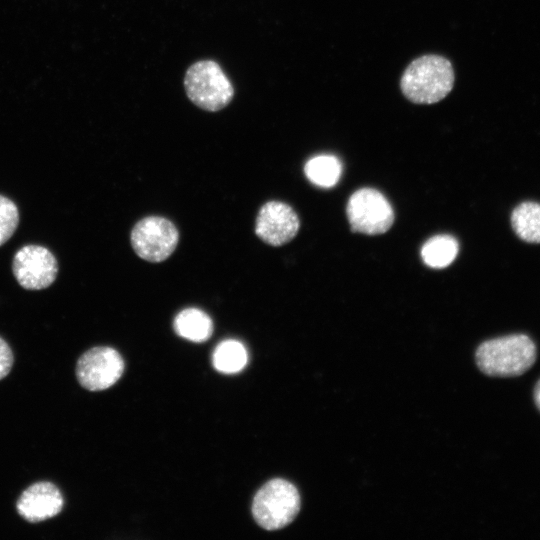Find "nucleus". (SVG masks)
<instances>
[{
  "label": "nucleus",
  "mask_w": 540,
  "mask_h": 540,
  "mask_svg": "<svg viewBox=\"0 0 540 540\" xmlns=\"http://www.w3.org/2000/svg\"><path fill=\"white\" fill-rule=\"evenodd\" d=\"M481 372L492 377H516L528 371L536 360L534 342L525 334L487 340L476 350Z\"/></svg>",
  "instance_id": "obj_1"
},
{
  "label": "nucleus",
  "mask_w": 540,
  "mask_h": 540,
  "mask_svg": "<svg viewBox=\"0 0 540 540\" xmlns=\"http://www.w3.org/2000/svg\"><path fill=\"white\" fill-rule=\"evenodd\" d=\"M454 71L451 63L438 55H425L414 60L401 79L403 94L418 104H432L452 90Z\"/></svg>",
  "instance_id": "obj_2"
},
{
  "label": "nucleus",
  "mask_w": 540,
  "mask_h": 540,
  "mask_svg": "<svg viewBox=\"0 0 540 540\" xmlns=\"http://www.w3.org/2000/svg\"><path fill=\"white\" fill-rule=\"evenodd\" d=\"M300 510V495L290 482L275 478L255 494L252 515L259 526L278 530L290 524Z\"/></svg>",
  "instance_id": "obj_3"
},
{
  "label": "nucleus",
  "mask_w": 540,
  "mask_h": 540,
  "mask_svg": "<svg viewBox=\"0 0 540 540\" xmlns=\"http://www.w3.org/2000/svg\"><path fill=\"white\" fill-rule=\"evenodd\" d=\"M184 86L189 99L201 109L218 111L232 100L234 90L220 66L211 60L196 62L186 72Z\"/></svg>",
  "instance_id": "obj_4"
},
{
  "label": "nucleus",
  "mask_w": 540,
  "mask_h": 540,
  "mask_svg": "<svg viewBox=\"0 0 540 540\" xmlns=\"http://www.w3.org/2000/svg\"><path fill=\"white\" fill-rule=\"evenodd\" d=\"M347 218L353 232L377 235L393 224V209L386 197L372 188L355 191L349 198Z\"/></svg>",
  "instance_id": "obj_5"
},
{
  "label": "nucleus",
  "mask_w": 540,
  "mask_h": 540,
  "mask_svg": "<svg viewBox=\"0 0 540 540\" xmlns=\"http://www.w3.org/2000/svg\"><path fill=\"white\" fill-rule=\"evenodd\" d=\"M178 238L175 225L159 216L141 219L131 232V244L135 253L153 263L167 259L175 250Z\"/></svg>",
  "instance_id": "obj_6"
},
{
  "label": "nucleus",
  "mask_w": 540,
  "mask_h": 540,
  "mask_svg": "<svg viewBox=\"0 0 540 540\" xmlns=\"http://www.w3.org/2000/svg\"><path fill=\"white\" fill-rule=\"evenodd\" d=\"M124 361L117 350L107 346L93 347L80 356L76 376L89 391H101L114 385L122 376Z\"/></svg>",
  "instance_id": "obj_7"
},
{
  "label": "nucleus",
  "mask_w": 540,
  "mask_h": 540,
  "mask_svg": "<svg viewBox=\"0 0 540 540\" xmlns=\"http://www.w3.org/2000/svg\"><path fill=\"white\" fill-rule=\"evenodd\" d=\"M12 269L18 283L28 290H41L56 279L58 264L54 255L40 245H26L13 259Z\"/></svg>",
  "instance_id": "obj_8"
},
{
  "label": "nucleus",
  "mask_w": 540,
  "mask_h": 540,
  "mask_svg": "<svg viewBox=\"0 0 540 540\" xmlns=\"http://www.w3.org/2000/svg\"><path fill=\"white\" fill-rule=\"evenodd\" d=\"M296 212L280 201H269L259 210L255 233L265 243L281 246L291 241L299 230Z\"/></svg>",
  "instance_id": "obj_9"
},
{
  "label": "nucleus",
  "mask_w": 540,
  "mask_h": 540,
  "mask_svg": "<svg viewBox=\"0 0 540 540\" xmlns=\"http://www.w3.org/2000/svg\"><path fill=\"white\" fill-rule=\"evenodd\" d=\"M64 499L60 490L50 482H37L29 486L19 497L16 508L28 522L45 521L59 514Z\"/></svg>",
  "instance_id": "obj_10"
},
{
  "label": "nucleus",
  "mask_w": 540,
  "mask_h": 540,
  "mask_svg": "<svg viewBox=\"0 0 540 540\" xmlns=\"http://www.w3.org/2000/svg\"><path fill=\"white\" fill-rule=\"evenodd\" d=\"M174 329L182 338L193 342H203L212 335L213 322L202 310L187 308L175 317Z\"/></svg>",
  "instance_id": "obj_11"
},
{
  "label": "nucleus",
  "mask_w": 540,
  "mask_h": 540,
  "mask_svg": "<svg viewBox=\"0 0 540 540\" xmlns=\"http://www.w3.org/2000/svg\"><path fill=\"white\" fill-rule=\"evenodd\" d=\"M511 225L516 235L528 243H540V204L526 201L514 208Z\"/></svg>",
  "instance_id": "obj_12"
},
{
  "label": "nucleus",
  "mask_w": 540,
  "mask_h": 540,
  "mask_svg": "<svg viewBox=\"0 0 540 540\" xmlns=\"http://www.w3.org/2000/svg\"><path fill=\"white\" fill-rule=\"evenodd\" d=\"M304 173L314 185L330 188L338 183L342 174V164L333 155H317L306 162Z\"/></svg>",
  "instance_id": "obj_13"
},
{
  "label": "nucleus",
  "mask_w": 540,
  "mask_h": 540,
  "mask_svg": "<svg viewBox=\"0 0 540 540\" xmlns=\"http://www.w3.org/2000/svg\"><path fill=\"white\" fill-rule=\"evenodd\" d=\"M458 254V242L450 235H436L427 240L421 248L423 262L432 268L450 265Z\"/></svg>",
  "instance_id": "obj_14"
},
{
  "label": "nucleus",
  "mask_w": 540,
  "mask_h": 540,
  "mask_svg": "<svg viewBox=\"0 0 540 540\" xmlns=\"http://www.w3.org/2000/svg\"><path fill=\"white\" fill-rule=\"evenodd\" d=\"M247 361L248 355L244 345L231 339L220 342L212 357L214 368L226 374L241 371L246 366Z\"/></svg>",
  "instance_id": "obj_15"
},
{
  "label": "nucleus",
  "mask_w": 540,
  "mask_h": 540,
  "mask_svg": "<svg viewBox=\"0 0 540 540\" xmlns=\"http://www.w3.org/2000/svg\"><path fill=\"white\" fill-rule=\"evenodd\" d=\"M19 222L16 204L9 198L0 195V246L15 232Z\"/></svg>",
  "instance_id": "obj_16"
},
{
  "label": "nucleus",
  "mask_w": 540,
  "mask_h": 540,
  "mask_svg": "<svg viewBox=\"0 0 540 540\" xmlns=\"http://www.w3.org/2000/svg\"><path fill=\"white\" fill-rule=\"evenodd\" d=\"M13 364V353L9 345L0 337V380L8 375Z\"/></svg>",
  "instance_id": "obj_17"
},
{
  "label": "nucleus",
  "mask_w": 540,
  "mask_h": 540,
  "mask_svg": "<svg viewBox=\"0 0 540 540\" xmlns=\"http://www.w3.org/2000/svg\"><path fill=\"white\" fill-rule=\"evenodd\" d=\"M534 401L540 411V380L537 382L534 389Z\"/></svg>",
  "instance_id": "obj_18"
}]
</instances>
